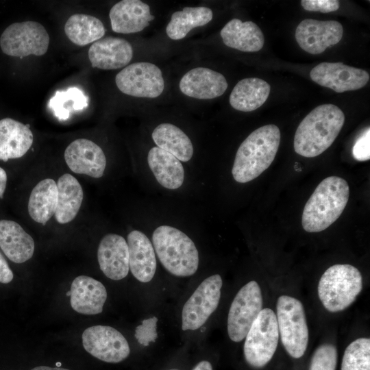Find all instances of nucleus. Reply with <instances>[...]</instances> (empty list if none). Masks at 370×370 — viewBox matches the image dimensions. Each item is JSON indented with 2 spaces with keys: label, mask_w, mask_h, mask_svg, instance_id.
I'll use <instances>...</instances> for the list:
<instances>
[{
  "label": "nucleus",
  "mask_w": 370,
  "mask_h": 370,
  "mask_svg": "<svg viewBox=\"0 0 370 370\" xmlns=\"http://www.w3.org/2000/svg\"><path fill=\"white\" fill-rule=\"evenodd\" d=\"M310 76L319 85L336 92L362 88L369 79L366 71L342 62H321L310 71Z\"/></svg>",
  "instance_id": "obj_13"
},
{
  "label": "nucleus",
  "mask_w": 370,
  "mask_h": 370,
  "mask_svg": "<svg viewBox=\"0 0 370 370\" xmlns=\"http://www.w3.org/2000/svg\"><path fill=\"white\" fill-rule=\"evenodd\" d=\"M149 167L156 181L164 188L176 190L184 181V169L182 162L170 153L153 147L147 154Z\"/></svg>",
  "instance_id": "obj_24"
},
{
  "label": "nucleus",
  "mask_w": 370,
  "mask_h": 370,
  "mask_svg": "<svg viewBox=\"0 0 370 370\" xmlns=\"http://www.w3.org/2000/svg\"><path fill=\"white\" fill-rule=\"evenodd\" d=\"M276 310L283 346L291 357L301 358L308 343V328L303 304L295 297L282 295L278 299Z\"/></svg>",
  "instance_id": "obj_6"
},
{
  "label": "nucleus",
  "mask_w": 370,
  "mask_h": 370,
  "mask_svg": "<svg viewBox=\"0 0 370 370\" xmlns=\"http://www.w3.org/2000/svg\"><path fill=\"white\" fill-rule=\"evenodd\" d=\"M7 185V173L0 167V198L2 199Z\"/></svg>",
  "instance_id": "obj_39"
},
{
  "label": "nucleus",
  "mask_w": 370,
  "mask_h": 370,
  "mask_svg": "<svg viewBox=\"0 0 370 370\" xmlns=\"http://www.w3.org/2000/svg\"><path fill=\"white\" fill-rule=\"evenodd\" d=\"M193 370H212V366L210 362L202 360L199 362Z\"/></svg>",
  "instance_id": "obj_40"
},
{
  "label": "nucleus",
  "mask_w": 370,
  "mask_h": 370,
  "mask_svg": "<svg viewBox=\"0 0 370 370\" xmlns=\"http://www.w3.org/2000/svg\"><path fill=\"white\" fill-rule=\"evenodd\" d=\"M109 16L112 29L116 33L132 34L140 32L155 18L148 4L140 0H123L114 4Z\"/></svg>",
  "instance_id": "obj_18"
},
{
  "label": "nucleus",
  "mask_w": 370,
  "mask_h": 370,
  "mask_svg": "<svg viewBox=\"0 0 370 370\" xmlns=\"http://www.w3.org/2000/svg\"><path fill=\"white\" fill-rule=\"evenodd\" d=\"M370 130L367 127L356 140L353 149L354 158L358 161H367L370 158Z\"/></svg>",
  "instance_id": "obj_36"
},
{
  "label": "nucleus",
  "mask_w": 370,
  "mask_h": 370,
  "mask_svg": "<svg viewBox=\"0 0 370 370\" xmlns=\"http://www.w3.org/2000/svg\"><path fill=\"white\" fill-rule=\"evenodd\" d=\"M154 143L180 162L189 161L194 152L193 145L189 137L176 125L164 123L156 127L151 134Z\"/></svg>",
  "instance_id": "obj_28"
},
{
  "label": "nucleus",
  "mask_w": 370,
  "mask_h": 370,
  "mask_svg": "<svg viewBox=\"0 0 370 370\" xmlns=\"http://www.w3.org/2000/svg\"><path fill=\"white\" fill-rule=\"evenodd\" d=\"M34 136L28 124L10 118L0 120V160L23 156L33 144Z\"/></svg>",
  "instance_id": "obj_22"
},
{
  "label": "nucleus",
  "mask_w": 370,
  "mask_h": 370,
  "mask_svg": "<svg viewBox=\"0 0 370 370\" xmlns=\"http://www.w3.org/2000/svg\"><path fill=\"white\" fill-rule=\"evenodd\" d=\"M220 34L226 46L241 51H258L264 45L262 30L252 21L233 18L223 27Z\"/></svg>",
  "instance_id": "obj_25"
},
{
  "label": "nucleus",
  "mask_w": 370,
  "mask_h": 370,
  "mask_svg": "<svg viewBox=\"0 0 370 370\" xmlns=\"http://www.w3.org/2000/svg\"><path fill=\"white\" fill-rule=\"evenodd\" d=\"M337 363V351L331 344H323L314 351L309 370H335Z\"/></svg>",
  "instance_id": "obj_34"
},
{
  "label": "nucleus",
  "mask_w": 370,
  "mask_h": 370,
  "mask_svg": "<svg viewBox=\"0 0 370 370\" xmlns=\"http://www.w3.org/2000/svg\"><path fill=\"white\" fill-rule=\"evenodd\" d=\"M87 106V97L83 91L77 87L56 91L48 103L49 108L61 120L68 119L71 111L81 110Z\"/></svg>",
  "instance_id": "obj_32"
},
{
  "label": "nucleus",
  "mask_w": 370,
  "mask_h": 370,
  "mask_svg": "<svg viewBox=\"0 0 370 370\" xmlns=\"http://www.w3.org/2000/svg\"><path fill=\"white\" fill-rule=\"evenodd\" d=\"M262 295L259 284L251 280L234 297L227 317V333L234 342L243 340L262 309Z\"/></svg>",
  "instance_id": "obj_9"
},
{
  "label": "nucleus",
  "mask_w": 370,
  "mask_h": 370,
  "mask_svg": "<svg viewBox=\"0 0 370 370\" xmlns=\"http://www.w3.org/2000/svg\"><path fill=\"white\" fill-rule=\"evenodd\" d=\"M344 122V113L338 106L323 104L316 107L296 130L295 152L306 158L319 156L334 143Z\"/></svg>",
  "instance_id": "obj_1"
},
{
  "label": "nucleus",
  "mask_w": 370,
  "mask_h": 370,
  "mask_svg": "<svg viewBox=\"0 0 370 370\" xmlns=\"http://www.w3.org/2000/svg\"><path fill=\"white\" fill-rule=\"evenodd\" d=\"M115 83L123 93L141 98H156L164 88L162 73L151 62H136L123 69L115 77Z\"/></svg>",
  "instance_id": "obj_11"
},
{
  "label": "nucleus",
  "mask_w": 370,
  "mask_h": 370,
  "mask_svg": "<svg viewBox=\"0 0 370 370\" xmlns=\"http://www.w3.org/2000/svg\"><path fill=\"white\" fill-rule=\"evenodd\" d=\"M49 45L46 29L32 21L10 25L0 38L1 49L5 54L21 58L29 55L41 56L47 51Z\"/></svg>",
  "instance_id": "obj_8"
},
{
  "label": "nucleus",
  "mask_w": 370,
  "mask_h": 370,
  "mask_svg": "<svg viewBox=\"0 0 370 370\" xmlns=\"http://www.w3.org/2000/svg\"><path fill=\"white\" fill-rule=\"evenodd\" d=\"M349 196L345 180L337 176L323 179L304 206L301 217L304 230L319 232L330 226L343 212Z\"/></svg>",
  "instance_id": "obj_3"
},
{
  "label": "nucleus",
  "mask_w": 370,
  "mask_h": 370,
  "mask_svg": "<svg viewBox=\"0 0 370 370\" xmlns=\"http://www.w3.org/2000/svg\"><path fill=\"white\" fill-rule=\"evenodd\" d=\"M57 202V184L51 178H45L40 181L30 193L29 214L35 222L44 225L55 214Z\"/></svg>",
  "instance_id": "obj_29"
},
{
  "label": "nucleus",
  "mask_w": 370,
  "mask_h": 370,
  "mask_svg": "<svg viewBox=\"0 0 370 370\" xmlns=\"http://www.w3.org/2000/svg\"><path fill=\"white\" fill-rule=\"evenodd\" d=\"M343 34V26L338 21L307 18L297 27L295 38L303 50L316 55L337 44Z\"/></svg>",
  "instance_id": "obj_14"
},
{
  "label": "nucleus",
  "mask_w": 370,
  "mask_h": 370,
  "mask_svg": "<svg viewBox=\"0 0 370 370\" xmlns=\"http://www.w3.org/2000/svg\"><path fill=\"white\" fill-rule=\"evenodd\" d=\"M223 285L220 275L206 278L184 304L182 312L183 330L201 328L218 307Z\"/></svg>",
  "instance_id": "obj_10"
},
{
  "label": "nucleus",
  "mask_w": 370,
  "mask_h": 370,
  "mask_svg": "<svg viewBox=\"0 0 370 370\" xmlns=\"http://www.w3.org/2000/svg\"><path fill=\"white\" fill-rule=\"evenodd\" d=\"M129 250V267L134 277L147 283L156 271V252L149 238L141 231L134 230L127 237Z\"/></svg>",
  "instance_id": "obj_20"
},
{
  "label": "nucleus",
  "mask_w": 370,
  "mask_h": 370,
  "mask_svg": "<svg viewBox=\"0 0 370 370\" xmlns=\"http://www.w3.org/2000/svg\"><path fill=\"white\" fill-rule=\"evenodd\" d=\"M31 370H69L60 367H51L47 366H38L33 368Z\"/></svg>",
  "instance_id": "obj_41"
},
{
  "label": "nucleus",
  "mask_w": 370,
  "mask_h": 370,
  "mask_svg": "<svg viewBox=\"0 0 370 370\" xmlns=\"http://www.w3.org/2000/svg\"><path fill=\"white\" fill-rule=\"evenodd\" d=\"M130 43L121 38L109 36L95 42L89 48L88 58L92 67L103 70L117 69L132 60Z\"/></svg>",
  "instance_id": "obj_19"
},
{
  "label": "nucleus",
  "mask_w": 370,
  "mask_h": 370,
  "mask_svg": "<svg viewBox=\"0 0 370 370\" xmlns=\"http://www.w3.org/2000/svg\"><path fill=\"white\" fill-rule=\"evenodd\" d=\"M0 247L11 261L23 263L32 257L35 243L18 223L3 219L0 220Z\"/></svg>",
  "instance_id": "obj_23"
},
{
  "label": "nucleus",
  "mask_w": 370,
  "mask_h": 370,
  "mask_svg": "<svg viewBox=\"0 0 370 370\" xmlns=\"http://www.w3.org/2000/svg\"><path fill=\"white\" fill-rule=\"evenodd\" d=\"M85 350L103 362L118 363L130 355V348L126 338L115 328L107 325H94L82 334Z\"/></svg>",
  "instance_id": "obj_12"
},
{
  "label": "nucleus",
  "mask_w": 370,
  "mask_h": 370,
  "mask_svg": "<svg viewBox=\"0 0 370 370\" xmlns=\"http://www.w3.org/2000/svg\"><path fill=\"white\" fill-rule=\"evenodd\" d=\"M280 142V129L273 124L251 132L236 151L232 169L234 180L243 184L258 177L274 160Z\"/></svg>",
  "instance_id": "obj_2"
},
{
  "label": "nucleus",
  "mask_w": 370,
  "mask_h": 370,
  "mask_svg": "<svg viewBox=\"0 0 370 370\" xmlns=\"http://www.w3.org/2000/svg\"><path fill=\"white\" fill-rule=\"evenodd\" d=\"M227 82L220 73L208 68L197 67L186 73L179 83L181 92L198 99H211L221 96Z\"/></svg>",
  "instance_id": "obj_17"
},
{
  "label": "nucleus",
  "mask_w": 370,
  "mask_h": 370,
  "mask_svg": "<svg viewBox=\"0 0 370 370\" xmlns=\"http://www.w3.org/2000/svg\"><path fill=\"white\" fill-rule=\"evenodd\" d=\"M279 341L275 313L270 308L262 309L248 331L244 343L247 362L260 368L273 358Z\"/></svg>",
  "instance_id": "obj_7"
},
{
  "label": "nucleus",
  "mask_w": 370,
  "mask_h": 370,
  "mask_svg": "<svg viewBox=\"0 0 370 370\" xmlns=\"http://www.w3.org/2000/svg\"><path fill=\"white\" fill-rule=\"evenodd\" d=\"M212 16V11L207 7H185L173 13L166 27V34L172 40L182 39L193 29L208 23Z\"/></svg>",
  "instance_id": "obj_30"
},
{
  "label": "nucleus",
  "mask_w": 370,
  "mask_h": 370,
  "mask_svg": "<svg viewBox=\"0 0 370 370\" xmlns=\"http://www.w3.org/2000/svg\"><path fill=\"white\" fill-rule=\"evenodd\" d=\"M97 260L107 278L113 280L125 278L130 270L127 241L116 234L105 235L98 246Z\"/></svg>",
  "instance_id": "obj_16"
},
{
  "label": "nucleus",
  "mask_w": 370,
  "mask_h": 370,
  "mask_svg": "<svg viewBox=\"0 0 370 370\" xmlns=\"http://www.w3.org/2000/svg\"><path fill=\"white\" fill-rule=\"evenodd\" d=\"M169 370H177V369H169Z\"/></svg>",
  "instance_id": "obj_43"
},
{
  "label": "nucleus",
  "mask_w": 370,
  "mask_h": 370,
  "mask_svg": "<svg viewBox=\"0 0 370 370\" xmlns=\"http://www.w3.org/2000/svg\"><path fill=\"white\" fill-rule=\"evenodd\" d=\"M64 32L73 43L85 46L100 40L106 29L99 18L88 14H75L66 21Z\"/></svg>",
  "instance_id": "obj_31"
},
{
  "label": "nucleus",
  "mask_w": 370,
  "mask_h": 370,
  "mask_svg": "<svg viewBox=\"0 0 370 370\" xmlns=\"http://www.w3.org/2000/svg\"><path fill=\"white\" fill-rule=\"evenodd\" d=\"M70 295H71V292H70V291H68V292L66 293V295H67V296H70Z\"/></svg>",
  "instance_id": "obj_42"
},
{
  "label": "nucleus",
  "mask_w": 370,
  "mask_h": 370,
  "mask_svg": "<svg viewBox=\"0 0 370 370\" xmlns=\"http://www.w3.org/2000/svg\"><path fill=\"white\" fill-rule=\"evenodd\" d=\"M58 202L55 218L66 224L77 216L84 199V191L79 181L71 174L65 173L58 180Z\"/></svg>",
  "instance_id": "obj_26"
},
{
  "label": "nucleus",
  "mask_w": 370,
  "mask_h": 370,
  "mask_svg": "<svg viewBox=\"0 0 370 370\" xmlns=\"http://www.w3.org/2000/svg\"><path fill=\"white\" fill-rule=\"evenodd\" d=\"M362 288V278L359 270L351 264H337L323 273L317 291L323 307L336 312L349 307Z\"/></svg>",
  "instance_id": "obj_5"
},
{
  "label": "nucleus",
  "mask_w": 370,
  "mask_h": 370,
  "mask_svg": "<svg viewBox=\"0 0 370 370\" xmlns=\"http://www.w3.org/2000/svg\"><path fill=\"white\" fill-rule=\"evenodd\" d=\"M158 319L156 317L144 319L142 323L135 329V337L138 342L147 346L151 342H155L158 338Z\"/></svg>",
  "instance_id": "obj_35"
},
{
  "label": "nucleus",
  "mask_w": 370,
  "mask_h": 370,
  "mask_svg": "<svg viewBox=\"0 0 370 370\" xmlns=\"http://www.w3.org/2000/svg\"><path fill=\"white\" fill-rule=\"evenodd\" d=\"M13 272L0 251V282L8 284L13 279Z\"/></svg>",
  "instance_id": "obj_38"
},
{
  "label": "nucleus",
  "mask_w": 370,
  "mask_h": 370,
  "mask_svg": "<svg viewBox=\"0 0 370 370\" xmlns=\"http://www.w3.org/2000/svg\"><path fill=\"white\" fill-rule=\"evenodd\" d=\"M302 7L307 11L328 13L337 10L340 3L337 0H302Z\"/></svg>",
  "instance_id": "obj_37"
},
{
  "label": "nucleus",
  "mask_w": 370,
  "mask_h": 370,
  "mask_svg": "<svg viewBox=\"0 0 370 370\" xmlns=\"http://www.w3.org/2000/svg\"><path fill=\"white\" fill-rule=\"evenodd\" d=\"M270 90V85L262 79H243L234 87L230 95V103L238 111H254L267 101Z\"/></svg>",
  "instance_id": "obj_27"
},
{
  "label": "nucleus",
  "mask_w": 370,
  "mask_h": 370,
  "mask_svg": "<svg viewBox=\"0 0 370 370\" xmlns=\"http://www.w3.org/2000/svg\"><path fill=\"white\" fill-rule=\"evenodd\" d=\"M341 370H370V339L359 338L345 349Z\"/></svg>",
  "instance_id": "obj_33"
},
{
  "label": "nucleus",
  "mask_w": 370,
  "mask_h": 370,
  "mask_svg": "<svg viewBox=\"0 0 370 370\" xmlns=\"http://www.w3.org/2000/svg\"><path fill=\"white\" fill-rule=\"evenodd\" d=\"M152 243L160 262L172 275L188 277L197 271L198 250L192 239L180 230L160 225L152 234Z\"/></svg>",
  "instance_id": "obj_4"
},
{
  "label": "nucleus",
  "mask_w": 370,
  "mask_h": 370,
  "mask_svg": "<svg viewBox=\"0 0 370 370\" xmlns=\"http://www.w3.org/2000/svg\"><path fill=\"white\" fill-rule=\"evenodd\" d=\"M64 157L70 170L77 174L99 178L106 168L107 160L102 149L86 138L71 142L66 148Z\"/></svg>",
  "instance_id": "obj_15"
},
{
  "label": "nucleus",
  "mask_w": 370,
  "mask_h": 370,
  "mask_svg": "<svg viewBox=\"0 0 370 370\" xmlns=\"http://www.w3.org/2000/svg\"><path fill=\"white\" fill-rule=\"evenodd\" d=\"M70 292V304L75 311L87 315L97 314L103 311L107 291L99 281L79 275L73 280Z\"/></svg>",
  "instance_id": "obj_21"
}]
</instances>
